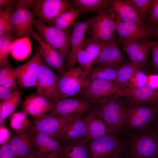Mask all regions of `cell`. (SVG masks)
Masks as SVG:
<instances>
[{
    "label": "cell",
    "instance_id": "6da1fadb",
    "mask_svg": "<svg viewBox=\"0 0 158 158\" xmlns=\"http://www.w3.org/2000/svg\"><path fill=\"white\" fill-rule=\"evenodd\" d=\"M128 102L124 97L104 98L96 102L94 108L111 129L119 136L126 135L125 113Z\"/></svg>",
    "mask_w": 158,
    "mask_h": 158
},
{
    "label": "cell",
    "instance_id": "7a4b0ae2",
    "mask_svg": "<svg viewBox=\"0 0 158 158\" xmlns=\"http://www.w3.org/2000/svg\"><path fill=\"white\" fill-rule=\"evenodd\" d=\"M123 138L129 158H152L156 155L158 132L152 128L130 133Z\"/></svg>",
    "mask_w": 158,
    "mask_h": 158
},
{
    "label": "cell",
    "instance_id": "3957f363",
    "mask_svg": "<svg viewBox=\"0 0 158 158\" xmlns=\"http://www.w3.org/2000/svg\"><path fill=\"white\" fill-rule=\"evenodd\" d=\"M33 26L47 44L58 50L64 60H67L71 48V38L73 33L71 29H60L53 25H47L38 19L34 20Z\"/></svg>",
    "mask_w": 158,
    "mask_h": 158
},
{
    "label": "cell",
    "instance_id": "277c9868",
    "mask_svg": "<svg viewBox=\"0 0 158 158\" xmlns=\"http://www.w3.org/2000/svg\"><path fill=\"white\" fill-rule=\"evenodd\" d=\"M158 112V107L139 105L128 101L125 113L126 135L151 128Z\"/></svg>",
    "mask_w": 158,
    "mask_h": 158
},
{
    "label": "cell",
    "instance_id": "5b68a950",
    "mask_svg": "<svg viewBox=\"0 0 158 158\" xmlns=\"http://www.w3.org/2000/svg\"><path fill=\"white\" fill-rule=\"evenodd\" d=\"M35 0L17 1L12 20L16 39L28 37L34 39L33 15L30 10L36 2Z\"/></svg>",
    "mask_w": 158,
    "mask_h": 158
},
{
    "label": "cell",
    "instance_id": "8992f818",
    "mask_svg": "<svg viewBox=\"0 0 158 158\" xmlns=\"http://www.w3.org/2000/svg\"><path fill=\"white\" fill-rule=\"evenodd\" d=\"M61 75L58 84L60 100L78 93L87 87L89 82L86 74L80 67L71 68Z\"/></svg>",
    "mask_w": 158,
    "mask_h": 158
},
{
    "label": "cell",
    "instance_id": "52a82bcc",
    "mask_svg": "<svg viewBox=\"0 0 158 158\" xmlns=\"http://www.w3.org/2000/svg\"><path fill=\"white\" fill-rule=\"evenodd\" d=\"M123 88L114 81L94 80L81 90L80 95L88 100L95 103L104 98L122 96Z\"/></svg>",
    "mask_w": 158,
    "mask_h": 158
},
{
    "label": "cell",
    "instance_id": "ba28073f",
    "mask_svg": "<svg viewBox=\"0 0 158 158\" xmlns=\"http://www.w3.org/2000/svg\"><path fill=\"white\" fill-rule=\"evenodd\" d=\"M90 158H110L126 151L123 138L115 134L92 140L89 146Z\"/></svg>",
    "mask_w": 158,
    "mask_h": 158
},
{
    "label": "cell",
    "instance_id": "9c48e42d",
    "mask_svg": "<svg viewBox=\"0 0 158 158\" xmlns=\"http://www.w3.org/2000/svg\"><path fill=\"white\" fill-rule=\"evenodd\" d=\"M78 115L62 117L44 114L35 118L31 130L47 134L59 142L63 139V131L66 125Z\"/></svg>",
    "mask_w": 158,
    "mask_h": 158
},
{
    "label": "cell",
    "instance_id": "30bf717a",
    "mask_svg": "<svg viewBox=\"0 0 158 158\" xmlns=\"http://www.w3.org/2000/svg\"><path fill=\"white\" fill-rule=\"evenodd\" d=\"M116 23L109 11H104L93 17L90 27L91 36L103 43L116 41L115 32Z\"/></svg>",
    "mask_w": 158,
    "mask_h": 158
},
{
    "label": "cell",
    "instance_id": "8fae6325",
    "mask_svg": "<svg viewBox=\"0 0 158 158\" xmlns=\"http://www.w3.org/2000/svg\"><path fill=\"white\" fill-rule=\"evenodd\" d=\"M60 78L43 61L39 69L35 85L37 93L55 104L60 100L58 92Z\"/></svg>",
    "mask_w": 158,
    "mask_h": 158
},
{
    "label": "cell",
    "instance_id": "7c38bea8",
    "mask_svg": "<svg viewBox=\"0 0 158 158\" xmlns=\"http://www.w3.org/2000/svg\"><path fill=\"white\" fill-rule=\"evenodd\" d=\"M71 1L37 0L32 8V13L38 20L51 25L61 13L72 7Z\"/></svg>",
    "mask_w": 158,
    "mask_h": 158
},
{
    "label": "cell",
    "instance_id": "4fadbf2b",
    "mask_svg": "<svg viewBox=\"0 0 158 158\" xmlns=\"http://www.w3.org/2000/svg\"><path fill=\"white\" fill-rule=\"evenodd\" d=\"M106 44L101 42L91 36L85 38L78 54L77 61L86 74L95 64Z\"/></svg>",
    "mask_w": 158,
    "mask_h": 158
},
{
    "label": "cell",
    "instance_id": "5bb4252c",
    "mask_svg": "<svg viewBox=\"0 0 158 158\" xmlns=\"http://www.w3.org/2000/svg\"><path fill=\"white\" fill-rule=\"evenodd\" d=\"M118 42L121 46L123 50L128 55L131 61L141 69L148 66L149 55L151 51L152 41L142 42L119 39Z\"/></svg>",
    "mask_w": 158,
    "mask_h": 158
},
{
    "label": "cell",
    "instance_id": "9a60e30c",
    "mask_svg": "<svg viewBox=\"0 0 158 158\" xmlns=\"http://www.w3.org/2000/svg\"><path fill=\"white\" fill-rule=\"evenodd\" d=\"M43 60L38 51L26 62L15 68L18 83L26 88L35 86L40 67Z\"/></svg>",
    "mask_w": 158,
    "mask_h": 158
},
{
    "label": "cell",
    "instance_id": "2e32d148",
    "mask_svg": "<svg viewBox=\"0 0 158 158\" xmlns=\"http://www.w3.org/2000/svg\"><path fill=\"white\" fill-rule=\"evenodd\" d=\"M107 10L116 22L125 21L138 23L149 30L151 27L142 22L127 0H111Z\"/></svg>",
    "mask_w": 158,
    "mask_h": 158
},
{
    "label": "cell",
    "instance_id": "e0dca14e",
    "mask_svg": "<svg viewBox=\"0 0 158 158\" xmlns=\"http://www.w3.org/2000/svg\"><path fill=\"white\" fill-rule=\"evenodd\" d=\"M116 23V32L119 39L146 42L150 41L149 39L153 37L152 29L148 30L138 23L125 21Z\"/></svg>",
    "mask_w": 158,
    "mask_h": 158
},
{
    "label": "cell",
    "instance_id": "ac0fdd59",
    "mask_svg": "<svg viewBox=\"0 0 158 158\" xmlns=\"http://www.w3.org/2000/svg\"><path fill=\"white\" fill-rule=\"evenodd\" d=\"M116 41L107 43L103 48L95 64L98 66L107 67L117 70L130 61L123 55Z\"/></svg>",
    "mask_w": 158,
    "mask_h": 158
},
{
    "label": "cell",
    "instance_id": "d6986e66",
    "mask_svg": "<svg viewBox=\"0 0 158 158\" xmlns=\"http://www.w3.org/2000/svg\"><path fill=\"white\" fill-rule=\"evenodd\" d=\"M33 37L39 44L38 51L43 61L49 67L62 74L66 71L64 59L61 54L47 44L38 34L35 31Z\"/></svg>",
    "mask_w": 158,
    "mask_h": 158
},
{
    "label": "cell",
    "instance_id": "ffe728a7",
    "mask_svg": "<svg viewBox=\"0 0 158 158\" xmlns=\"http://www.w3.org/2000/svg\"><path fill=\"white\" fill-rule=\"evenodd\" d=\"M93 18L78 22L73 25L71 38V51L65 66L66 71L74 67L77 61L78 54L85 38L86 31L90 25Z\"/></svg>",
    "mask_w": 158,
    "mask_h": 158
},
{
    "label": "cell",
    "instance_id": "44dd1931",
    "mask_svg": "<svg viewBox=\"0 0 158 158\" xmlns=\"http://www.w3.org/2000/svg\"><path fill=\"white\" fill-rule=\"evenodd\" d=\"M124 90L122 96L130 102L139 105L158 107V89L152 87L147 83L140 88Z\"/></svg>",
    "mask_w": 158,
    "mask_h": 158
},
{
    "label": "cell",
    "instance_id": "7402d4cb",
    "mask_svg": "<svg viewBox=\"0 0 158 158\" xmlns=\"http://www.w3.org/2000/svg\"><path fill=\"white\" fill-rule=\"evenodd\" d=\"M89 105L88 102L81 99L66 98L56 103L52 109L47 114L62 117L82 114Z\"/></svg>",
    "mask_w": 158,
    "mask_h": 158
},
{
    "label": "cell",
    "instance_id": "603a6c76",
    "mask_svg": "<svg viewBox=\"0 0 158 158\" xmlns=\"http://www.w3.org/2000/svg\"><path fill=\"white\" fill-rule=\"evenodd\" d=\"M54 104L37 93L28 96L23 101L22 108L27 114L35 118L47 114Z\"/></svg>",
    "mask_w": 158,
    "mask_h": 158
},
{
    "label": "cell",
    "instance_id": "cb8c5ba5",
    "mask_svg": "<svg viewBox=\"0 0 158 158\" xmlns=\"http://www.w3.org/2000/svg\"><path fill=\"white\" fill-rule=\"evenodd\" d=\"M83 118L87 125L88 139L92 140L111 134H116L95 109Z\"/></svg>",
    "mask_w": 158,
    "mask_h": 158
},
{
    "label": "cell",
    "instance_id": "d4e9b609",
    "mask_svg": "<svg viewBox=\"0 0 158 158\" xmlns=\"http://www.w3.org/2000/svg\"><path fill=\"white\" fill-rule=\"evenodd\" d=\"M29 133L35 148L41 153L45 154L60 151L61 147L59 142L51 136L31 130Z\"/></svg>",
    "mask_w": 158,
    "mask_h": 158
},
{
    "label": "cell",
    "instance_id": "484cf974",
    "mask_svg": "<svg viewBox=\"0 0 158 158\" xmlns=\"http://www.w3.org/2000/svg\"><path fill=\"white\" fill-rule=\"evenodd\" d=\"M82 114L78 115L67 124L63 131V139H88L87 125Z\"/></svg>",
    "mask_w": 158,
    "mask_h": 158
},
{
    "label": "cell",
    "instance_id": "4316f807",
    "mask_svg": "<svg viewBox=\"0 0 158 158\" xmlns=\"http://www.w3.org/2000/svg\"><path fill=\"white\" fill-rule=\"evenodd\" d=\"M10 144L15 158H23L36 149L27 132L16 133L12 138Z\"/></svg>",
    "mask_w": 158,
    "mask_h": 158
},
{
    "label": "cell",
    "instance_id": "83f0119b",
    "mask_svg": "<svg viewBox=\"0 0 158 158\" xmlns=\"http://www.w3.org/2000/svg\"><path fill=\"white\" fill-rule=\"evenodd\" d=\"M111 0H73V5L79 13L92 12L99 14L107 10Z\"/></svg>",
    "mask_w": 158,
    "mask_h": 158
},
{
    "label": "cell",
    "instance_id": "f1b7e54d",
    "mask_svg": "<svg viewBox=\"0 0 158 158\" xmlns=\"http://www.w3.org/2000/svg\"><path fill=\"white\" fill-rule=\"evenodd\" d=\"M29 39L28 37L17 38L12 43L10 53L15 60H23L30 54L31 45Z\"/></svg>",
    "mask_w": 158,
    "mask_h": 158
},
{
    "label": "cell",
    "instance_id": "f546056e",
    "mask_svg": "<svg viewBox=\"0 0 158 158\" xmlns=\"http://www.w3.org/2000/svg\"><path fill=\"white\" fill-rule=\"evenodd\" d=\"M85 140L61 147L59 153L63 158H90L85 145Z\"/></svg>",
    "mask_w": 158,
    "mask_h": 158
},
{
    "label": "cell",
    "instance_id": "4dcf8cb0",
    "mask_svg": "<svg viewBox=\"0 0 158 158\" xmlns=\"http://www.w3.org/2000/svg\"><path fill=\"white\" fill-rule=\"evenodd\" d=\"M27 113L23 110L14 112L9 118L10 126L16 133L27 132L30 124Z\"/></svg>",
    "mask_w": 158,
    "mask_h": 158
},
{
    "label": "cell",
    "instance_id": "1f68e13d",
    "mask_svg": "<svg viewBox=\"0 0 158 158\" xmlns=\"http://www.w3.org/2000/svg\"><path fill=\"white\" fill-rule=\"evenodd\" d=\"M117 70L107 67H92L86 74L89 82L94 80L115 81Z\"/></svg>",
    "mask_w": 158,
    "mask_h": 158
},
{
    "label": "cell",
    "instance_id": "d6a6232c",
    "mask_svg": "<svg viewBox=\"0 0 158 158\" xmlns=\"http://www.w3.org/2000/svg\"><path fill=\"white\" fill-rule=\"evenodd\" d=\"M21 92L15 90L7 99L1 102L0 114L5 119L14 112L21 102Z\"/></svg>",
    "mask_w": 158,
    "mask_h": 158
},
{
    "label": "cell",
    "instance_id": "836d02e7",
    "mask_svg": "<svg viewBox=\"0 0 158 158\" xmlns=\"http://www.w3.org/2000/svg\"><path fill=\"white\" fill-rule=\"evenodd\" d=\"M79 14L75 8H68L59 15L51 25L61 29H67L70 25L75 24V21Z\"/></svg>",
    "mask_w": 158,
    "mask_h": 158
},
{
    "label": "cell",
    "instance_id": "e575fe53",
    "mask_svg": "<svg viewBox=\"0 0 158 158\" xmlns=\"http://www.w3.org/2000/svg\"><path fill=\"white\" fill-rule=\"evenodd\" d=\"M138 68L135 63L131 61L125 63L117 70V76L115 81L121 86L124 90L128 89L129 81Z\"/></svg>",
    "mask_w": 158,
    "mask_h": 158
},
{
    "label": "cell",
    "instance_id": "d590c367",
    "mask_svg": "<svg viewBox=\"0 0 158 158\" xmlns=\"http://www.w3.org/2000/svg\"><path fill=\"white\" fill-rule=\"evenodd\" d=\"M14 11L13 8L0 10V36L15 35L12 20Z\"/></svg>",
    "mask_w": 158,
    "mask_h": 158
},
{
    "label": "cell",
    "instance_id": "8d00e7d4",
    "mask_svg": "<svg viewBox=\"0 0 158 158\" xmlns=\"http://www.w3.org/2000/svg\"><path fill=\"white\" fill-rule=\"evenodd\" d=\"M16 39L15 35H4L0 36V66L8 62V57L10 53L11 44Z\"/></svg>",
    "mask_w": 158,
    "mask_h": 158
},
{
    "label": "cell",
    "instance_id": "74e56055",
    "mask_svg": "<svg viewBox=\"0 0 158 158\" xmlns=\"http://www.w3.org/2000/svg\"><path fill=\"white\" fill-rule=\"evenodd\" d=\"M143 22L147 21L152 0H127Z\"/></svg>",
    "mask_w": 158,
    "mask_h": 158
},
{
    "label": "cell",
    "instance_id": "f35d334b",
    "mask_svg": "<svg viewBox=\"0 0 158 158\" xmlns=\"http://www.w3.org/2000/svg\"><path fill=\"white\" fill-rule=\"evenodd\" d=\"M147 77L146 73L138 68L130 79L128 89H135L143 87L147 83Z\"/></svg>",
    "mask_w": 158,
    "mask_h": 158
},
{
    "label": "cell",
    "instance_id": "ab89813d",
    "mask_svg": "<svg viewBox=\"0 0 158 158\" xmlns=\"http://www.w3.org/2000/svg\"><path fill=\"white\" fill-rule=\"evenodd\" d=\"M158 23V0H152L147 24L150 26Z\"/></svg>",
    "mask_w": 158,
    "mask_h": 158
},
{
    "label": "cell",
    "instance_id": "60d3db41",
    "mask_svg": "<svg viewBox=\"0 0 158 158\" xmlns=\"http://www.w3.org/2000/svg\"><path fill=\"white\" fill-rule=\"evenodd\" d=\"M17 83L18 82L15 70L14 72L8 75L3 81L0 83V85L14 89L16 87Z\"/></svg>",
    "mask_w": 158,
    "mask_h": 158
},
{
    "label": "cell",
    "instance_id": "b9f144b4",
    "mask_svg": "<svg viewBox=\"0 0 158 158\" xmlns=\"http://www.w3.org/2000/svg\"><path fill=\"white\" fill-rule=\"evenodd\" d=\"M151 51L152 61L154 69L158 71V40L152 41Z\"/></svg>",
    "mask_w": 158,
    "mask_h": 158
},
{
    "label": "cell",
    "instance_id": "7bdbcfd3",
    "mask_svg": "<svg viewBox=\"0 0 158 158\" xmlns=\"http://www.w3.org/2000/svg\"><path fill=\"white\" fill-rule=\"evenodd\" d=\"M10 141L0 145V158H15Z\"/></svg>",
    "mask_w": 158,
    "mask_h": 158
},
{
    "label": "cell",
    "instance_id": "ee69618b",
    "mask_svg": "<svg viewBox=\"0 0 158 158\" xmlns=\"http://www.w3.org/2000/svg\"><path fill=\"white\" fill-rule=\"evenodd\" d=\"M11 138V133L8 129L4 125L0 126V145L10 142Z\"/></svg>",
    "mask_w": 158,
    "mask_h": 158
},
{
    "label": "cell",
    "instance_id": "f6af8a7d",
    "mask_svg": "<svg viewBox=\"0 0 158 158\" xmlns=\"http://www.w3.org/2000/svg\"><path fill=\"white\" fill-rule=\"evenodd\" d=\"M14 68L8 62L6 64L0 67V83L3 81L8 75L14 72Z\"/></svg>",
    "mask_w": 158,
    "mask_h": 158
},
{
    "label": "cell",
    "instance_id": "bcb514c9",
    "mask_svg": "<svg viewBox=\"0 0 158 158\" xmlns=\"http://www.w3.org/2000/svg\"><path fill=\"white\" fill-rule=\"evenodd\" d=\"M14 89L0 85V100L1 102L9 97L15 91Z\"/></svg>",
    "mask_w": 158,
    "mask_h": 158
},
{
    "label": "cell",
    "instance_id": "7dc6e473",
    "mask_svg": "<svg viewBox=\"0 0 158 158\" xmlns=\"http://www.w3.org/2000/svg\"><path fill=\"white\" fill-rule=\"evenodd\" d=\"M147 83L152 87L158 89V74H152L147 75Z\"/></svg>",
    "mask_w": 158,
    "mask_h": 158
},
{
    "label": "cell",
    "instance_id": "c3c4849f",
    "mask_svg": "<svg viewBox=\"0 0 158 158\" xmlns=\"http://www.w3.org/2000/svg\"><path fill=\"white\" fill-rule=\"evenodd\" d=\"M16 2L13 0H0V10L13 8Z\"/></svg>",
    "mask_w": 158,
    "mask_h": 158
},
{
    "label": "cell",
    "instance_id": "681fc988",
    "mask_svg": "<svg viewBox=\"0 0 158 158\" xmlns=\"http://www.w3.org/2000/svg\"><path fill=\"white\" fill-rule=\"evenodd\" d=\"M23 158H46V156L35 149Z\"/></svg>",
    "mask_w": 158,
    "mask_h": 158
},
{
    "label": "cell",
    "instance_id": "f907efd6",
    "mask_svg": "<svg viewBox=\"0 0 158 158\" xmlns=\"http://www.w3.org/2000/svg\"><path fill=\"white\" fill-rule=\"evenodd\" d=\"M150 26L151 28L153 37H156L158 38V23Z\"/></svg>",
    "mask_w": 158,
    "mask_h": 158
},
{
    "label": "cell",
    "instance_id": "816d5d0a",
    "mask_svg": "<svg viewBox=\"0 0 158 158\" xmlns=\"http://www.w3.org/2000/svg\"><path fill=\"white\" fill-rule=\"evenodd\" d=\"M110 158H129L126 151L119 153Z\"/></svg>",
    "mask_w": 158,
    "mask_h": 158
},
{
    "label": "cell",
    "instance_id": "f5cc1de1",
    "mask_svg": "<svg viewBox=\"0 0 158 158\" xmlns=\"http://www.w3.org/2000/svg\"><path fill=\"white\" fill-rule=\"evenodd\" d=\"M46 158H63L59 153H50L45 154Z\"/></svg>",
    "mask_w": 158,
    "mask_h": 158
},
{
    "label": "cell",
    "instance_id": "db71d44e",
    "mask_svg": "<svg viewBox=\"0 0 158 158\" xmlns=\"http://www.w3.org/2000/svg\"><path fill=\"white\" fill-rule=\"evenodd\" d=\"M151 127L158 132V112L156 119Z\"/></svg>",
    "mask_w": 158,
    "mask_h": 158
},
{
    "label": "cell",
    "instance_id": "11a10c76",
    "mask_svg": "<svg viewBox=\"0 0 158 158\" xmlns=\"http://www.w3.org/2000/svg\"><path fill=\"white\" fill-rule=\"evenodd\" d=\"M156 155L158 156V142L157 147Z\"/></svg>",
    "mask_w": 158,
    "mask_h": 158
},
{
    "label": "cell",
    "instance_id": "9f6ffc18",
    "mask_svg": "<svg viewBox=\"0 0 158 158\" xmlns=\"http://www.w3.org/2000/svg\"><path fill=\"white\" fill-rule=\"evenodd\" d=\"M152 158H158V156L156 155Z\"/></svg>",
    "mask_w": 158,
    "mask_h": 158
}]
</instances>
